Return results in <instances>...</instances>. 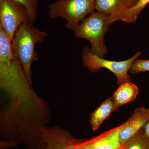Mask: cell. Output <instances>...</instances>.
I'll return each mask as SVG.
<instances>
[{
    "instance_id": "6da1fadb",
    "label": "cell",
    "mask_w": 149,
    "mask_h": 149,
    "mask_svg": "<svg viewBox=\"0 0 149 149\" xmlns=\"http://www.w3.org/2000/svg\"><path fill=\"white\" fill-rule=\"evenodd\" d=\"M0 149L24 145L35 149L50 119L47 103L28 79L0 83Z\"/></svg>"
},
{
    "instance_id": "7a4b0ae2",
    "label": "cell",
    "mask_w": 149,
    "mask_h": 149,
    "mask_svg": "<svg viewBox=\"0 0 149 149\" xmlns=\"http://www.w3.org/2000/svg\"><path fill=\"white\" fill-rule=\"evenodd\" d=\"M47 36V32L33 27V24L24 23L17 29L11 42L14 56L32 83V63L39 58L35 47L37 44L42 42Z\"/></svg>"
},
{
    "instance_id": "3957f363",
    "label": "cell",
    "mask_w": 149,
    "mask_h": 149,
    "mask_svg": "<svg viewBox=\"0 0 149 149\" xmlns=\"http://www.w3.org/2000/svg\"><path fill=\"white\" fill-rule=\"evenodd\" d=\"M110 17L102 13L95 11L81 21L73 30L75 37L88 40L91 44L92 53L104 58L107 49L104 41V35L111 24Z\"/></svg>"
},
{
    "instance_id": "277c9868",
    "label": "cell",
    "mask_w": 149,
    "mask_h": 149,
    "mask_svg": "<svg viewBox=\"0 0 149 149\" xmlns=\"http://www.w3.org/2000/svg\"><path fill=\"white\" fill-rule=\"evenodd\" d=\"M51 18H62L65 27L73 30L89 14L94 12V0H56L49 5Z\"/></svg>"
},
{
    "instance_id": "5b68a950",
    "label": "cell",
    "mask_w": 149,
    "mask_h": 149,
    "mask_svg": "<svg viewBox=\"0 0 149 149\" xmlns=\"http://www.w3.org/2000/svg\"><path fill=\"white\" fill-rule=\"evenodd\" d=\"M141 52H138L131 58L124 61H116L102 58L91 52L88 47H84L82 54L83 65L91 72H98L102 68L109 70L117 78L118 85L127 81H131L128 74L134 62L141 56Z\"/></svg>"
},
{
    "instance_id": "8992f818",
    "label": "cell",
    "mask_w": 149,
    "mask_h": 149,
    "mask_svg": "<svg viewBox=\"0 0 149 149\" xmlns=\"http://www.w3.org/2000/svg\"><path fill=\"white\" fill-rule=\"evenodd\" d=\"M24 23L32 24L24 6L14 0H0V27L11 42L17 29Z\"/></svg>"
},
{
    "instance_id": "52a82bcc",
    "label": "cell",
    "mask_w": 149,
    "mask_h": 149,
    "mask_svg": "<svg viewBox=\"0 0 149 149\" xmlns=\"http://www.w3.org/2000/svg\"><path fill=\"white\" fill-rule=\"evenodd\" d=\"M82 141L75 139L67 129L61 126L47 125L36 149H76Z\"/></svg>"
},
{
    "instance_id": "ba28073f",
    "label": "cell",
    "mask_w": 149,
    "mask_h": 149,
    "mask_svg": "<svg viewBox=\"0 0 149 149\" xmlns=\"http://www.w3.org/2000/svg\"><path fill=\"white\" fill-rule=\"evenodd\" d=\"M149 119V108L142 106L135 109L133 114L122 124L119 140L122 146L143 128Z\"/></svg>"
},
{
    "instance_id": "9c48e42d",
    "label": "cell",
    "mask_w": 149,
    "mask_h": 149,
    "mask_svg": "<svg viewBox=\"0 0 149 149\" xmlns=\"http://www.w3.org/2000/svg\"><path fill=\"white\" fill-rule=\"evenodd\" d=\"M121 127L122 125L90 140L82 141L76 149H122L118 137Z\"/></svg>"
},
{
    "instance_id": "30bf717a",
    "label": "cell",
    "mask_w": 149,
    "mask_h": 149,
    "mask_svg": "<svg viewBox=\"0 0 149 149\" xmlns=\"http://www.w3.org/2000/svg\"><path fill=\"white\" fill-rule=\"evenodd\" d=\"M95 9L104 14L110 19L111 23L121 20L129 8L126 0H94Z\"/></svg>"
},
{
    "instance_id": "8fae6325",
    "label": "cell",
    "mask_w": 149,
    "mask_h": 149,
    "mask_svg": "<svg viewBox=\"0 0 149 149\" xmlns=\"http://www.w3.org/2000/svg\"><path fill=\"white\" fill-rule=\"evenodd\" d=\"M139 93L138 86L131 81H127L120 84L111 97L116 109L119 107L135 100Z\"/></svg>"
},
{
    "instance_id": "7c38bea8",
    "label": "cell",
    "mask_w": 149,
    "mask_h": 149,
    "mask_svg": "<svg viewBox=\"0 0 149 149\" xmlns=\"http://www.w3.org/2000/svg\"><path fill=\"white\" fill-rule=\"evenodd\" d=\"M116 110L115 105L111 97L103 102L90 115V123L92 130H97L104 120Z\"/></svg>"
},
{
    "instance_id": "4fadbf2b",
    "label": "cell",
    "mask_w": 149,
    "mask_h": 149,
    "mask_svg": "<svg viewBox=\"0 0 149 149\" xmlns=\"http://www.w3.org/2000/svg\"><path fill=\"white\" fill-rule=\"evenodd\" d=\"M122 149H149V139L145 135L143 128L123 145Z\"/></svg>"
},
{
    "instance_id": "5bb4252c",
    "label": "cell",
    "mask_w": 149,
    "mask_h": 149,
    "mask_svg": "<svg viewBox=\"0 0 149 149\" xmlns=\"http://www.w3.org/2000/svg\"><path fill=\"white\" fill-rule=\"evenodd\" d=\"M148 3L149 0H138L134 5L126 9L120 20L134 23L143 9Z\"/></svg>"
},
{
    "instance_id": "9a60e30c",
    "label": "cell",
    "mask_w": 149,
    "mask_h": 149,
    "mask_svg": "<svg viewBox=\"0 0 149 149\" xmlns=\"http://www.w3.org/2000/svg\"><path fill=\"white\" fill-rule=\"evenodd\" d=\"M26 8L32 24L36 20L40 0H14Z\"/></svg>"
},
{
    "instance_id": "2e32d148",
    "label": "cell",
    "mask_w": 149,
    "mask_h": 149,
    "mask_svg": "<svg viewBox=\"0 0 149 149\" xmlns=\"http://www.w3.org/2000/svg\"><path fill=\"white\" fill-rule=\"evenodd\" d=\"M129 71L132 74L149 71V60L137 59L132 64Z\"/></svg>"
},
{
    "instance_id": "e0dca14e",
    "label": "cell",
    "mask_w": 149,
    "mask_h": 149,
    "mask_svg": "<svg viewBox=\"0 0 149 149\" xmlns=\"http://www.w3.org/2000/svg\"><path fill=\"white\" fill-rule=\"evenodd\" d=\"M144 133L148 139H149V119L143 127Z\"/></svg>"
},
{
    "instance_id": "ac0fdd59",
    "label": "cell",
    "mask_w": 149,
    "mask_h": 149,
    "mask_svg": "<svg viewBox=\"0 0 149 149\" xmlns=\"http://www.w3.org/2000/svg\"><path fill=\"white\" fill-rule=\"evenodd\" d=\"M138 1V0H126L127 3H128L129 8L134 5Z\"/></svg>"
}]
</instances>
